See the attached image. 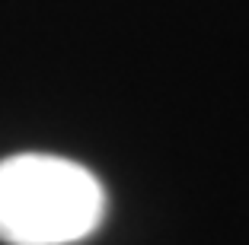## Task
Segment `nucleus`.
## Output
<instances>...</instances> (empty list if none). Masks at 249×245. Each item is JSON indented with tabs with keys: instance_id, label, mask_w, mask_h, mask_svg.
I'll return each mask as SVG.
<instances>
[{
	"instance_id": "obj_1",
	"label": "nucleus",
	"mask_w": 249,
	"mask_h": 245,
	"mask_svg": "<svg viewBox=\"0 0 249 245\" xmlns=\"http://www.w3.org/2000/svg\"><path fill=\"white\" fill-rule=\"evenodd\" d=\"M106 213V191L89 169L64 156L19 153L0 159V242L71 245Z\"/></svg>"
}]
</instances>
